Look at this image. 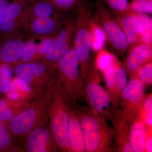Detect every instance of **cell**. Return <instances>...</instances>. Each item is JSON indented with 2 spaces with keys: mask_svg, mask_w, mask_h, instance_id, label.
Instances as JSON below:
<instances>
[{
  "mask_svg": "<svg viewBox=\"0 0 152 152\" xmlns=\"http://www.w3.org/2000/svg\"><path fill=\"white\" fill-rule=\"evenodd\" d=\"M51 89L38 93L16 115L5 123L16 138L23 139L34 129L48 124Z\"/></svg>",
  "mask_w": 152,
  "mask_h": 152,
  "instance_id": "7a4b0ae2",
  "label": "cell"
},
{
  "mask_svg": "<svg viewBox=\"0 0 152 152\" xmlns=\"http://www.w3.org/2000/svg\"><path fill=\"white\" fill-rule=\"evenodd\" d=\"M105 83L106 91L110 97L111 104L118 106L121 93L127 83V73L119 61L101 72Z\"/></svg>",
  "mask_w": 152,
  "mask_h": 152,
  "instance_id": "5bb4252c",
  "label": "cell"
},
{
  "mask_svg": "<svg viewBox=\"0 0 152 152\" xmlns=\"http://www.w3.org/2000/svg\"><path fill=\"white\" fill-rule=\"evenodd\" d=\"M22 30L11 34L0 35V64H16L23 53L25 40Z\"/></svg>",
  "mask_w": 152,
  "mask_h": 152,
  "instance_id": "9a60e30c",
  "label": "cell"
},
{
  "mask_svg": "<svg viewBox=\"0 0 152 152\" xmlns=\"http://www.w3.org/2000/svg\"><path fill=\"white\" fill-rule=\"evenodd\" d=\"M128 12L151 14L152 0H132L129 3Z\"/></svg>",
  "mask_w": 152,
  "mask_h": 152,
  "instance_id": "f546056e",
  "label": "cell"
},
{
  "mask_svg": "<svg viewBox=\"0 0 152 152\" xmlns=\"http://www.w3.org/2000/svg\"><path fill=\"white\" fill-rule=\"evenodd\" d=\"M48 124L38 127L23 138L22 148L27 152H59Z\"/></svg>",
  "mask_w": 152,
  "mask_h": 152,
  "instance_id": "8fae6325",
  "label": "cell"
},
{
  "mask_svg": "<svg viewBox=\"0 0 152 152\" xmlns=\"http://www.w3.org/2000/svg\"><path fill=\"white\" fill-rule=\"evenodd\" d=\"M10 1V0H0V20L1 18Z\"/></svg>",
  "mask_w": 152,
  "mask_h": 152,
  "instance_id": "8d00e7d4",
  "label": "cell"
},
{
  "mask_svg": "<svg viewBox=\"0 0 152 152\" xmlns=\"http://www.w3.org/2000/svg\"><path fill=\"white\" fill-rule=\"evenodd\" d=\"M25 80L13 77L6 98L23 104H28L39 93Z\"/></svg>",
  "mask_w": 152,
  "mask_h": 152,
  "instance_id": "ffe728a7",
  "label": "cell"
},
{
  "mask_svg": "<svg viewBox=\"0 0 152 152\" xmlns=\"http://www.w3.org/2000/svg\"><path fill=\"white\" fill-rule=\"evenodd\" d=\"M88 27L92 40V51L97 53L104 48L105 37L98 20L91 16L88 22Z\"/></svg>",
  "mask_w": 152,
  "mask_h": 152,
  "instance_id": "cb8c5ba5",
  "label": "cell"
},
{
  "mask_svg": "<svg viewBox=\"0 0 152 152\" xmlns=\"http://www.w3.org/2000/svg\"><path fill=\"white\" fill-rule=\"evenodd\" d=\"M145 96V85L137 79L130 78L120 95L118 104L129 124L141 117L142 104Z\"/></svg>",
  "mask_w": 152,
  "mask_h": 152,
  "instance_id": "9c48e42d",
  "label": "cell"
},
{
  "mask_svg": "<svg viewBox=\"0 0 152 152\" xmlns=\"http://www.w3.org/2000/svg\"><path fill=\"white\" fill-rule=\"evenodd\" d=\"M140 116L148 127L152 126V93L146 95L142 104Z\"/></svg>",
  "mask_w": 152,
  "mask_h": 152,
  "instance_id": "4dcf8cb0",
  "label": "cell"
},
{
  "mask_svg": "<svg viewBox=\"0 0 152 152\" xmlns=\"http://www.w3.org/2000/svg\"><path fill=\"white\" fill-rule=\"evenodd\" d=\"M118 61L115 55L104 49L98 53L94 59L95 66L100 72Z\"/></svg>",
  "mask_w": 152,
  "mask_h": 152,
  "instance_id": "83f0119b",
  "label": "cell"
},
{
  "mask_svg": "<svg viewBox=\"0 0 152 152\" xmlns=\"http://www.w3.org/2000/svg\"><path fill=\"white\" fill-rule=\"evenodd\" d=\"M27 105L19 103L6 97L0 98V121L8 122Z\"/></svg>",
  "mask_w": 152,
  "mask_h": 152,
  "instance_id": "d4e9b609",
  "label": "cell"
},
{
  "mask_svg": "<svg viewBox=\"0 0 152 152\" xmlns=\"http://www.w3.org/2000/svg\"><path fill=\"white\" fill-rule=\"evenodd\" d=\"M76 23V18L66 19L42 60L55 69L59 61L72 48Z\"/></svg>",
  "mask_w": 152,
  "mask_h": 152,
  "instance_id": "30bf717a",
  "label": "cell"
},
{
  "mask_svg": "<svg viewBox=\"0 0 152 152\" xmlns=\"http://www.w3.org/2000/svg\"><path fill=\"white\" fill-rule=\"evenodd\" d=\"M29 0H11L0 20V35L22 30L24 17Z\"/></svg>",
  "mask_w": 152,
  "mask_h": 152,
  "instance_id": "4fadbf2b",
  "label": "cell"
},
{
  "mask_svg": "<svg viewBox=\"0 0 152 152\" xmlns=\"http://www.w3.org/2000/svg\"><path fill=\"white\" fill-rule=\"evenodd\" d=\"M130 78L137 79L143 84L151 86L152 84V61L141 66L130 76Z\"/></svg>",
  "mask_w": 152,
  "mask_h": 152,
  "instance_id": "f1b7e54d",
  "label": "cell"
},
{
  "mask_svg": "<svg viewBox=\"0 0 152 152\" xmlns=\"http://www.w3.org/2000/svg\"><path fill=\"white\" fill-rule=\"evenodd\" d=\"M15 77L27 82L39 92L51 88L56 80V69L43 61L13 65Z\"/></svg>",
  "mask_w": 152,
  "mask_h": 152,
  "instance_id": "52a82bcc",
  "label": "cell"
},
{
  "mask_svg": "<svg viewBox=\"0 0 152 152\" xmlns=\"http://www.w3.org/2000/svg\"><path fill=\"white\" fill-rule=\"evenodd\" d=\"M135 13L140 19L143 27V42L152 45V19L147 14Z\"/></svg>",
  "mask_w": 152,
  "mask_h": 152,
  "instance_id": "1f68e13d",
  "label": "cell"
},
{
  "mask_svg": "<svg viewBox=\"0 0 152 152\" xmlns=\"http://www.w3.org/2000/svg\"><path fill=\"white\" fill-rule=\"evenodd\" d=\"M56 72V81L64 89L71 104L77 107L79 100L84 99V87L73 47L59 61Z\"/></svg>",
  "mask_w": 152,
  "mask_h": 152,
  "instance_id": "277c9868",
  "label": "cell"
},
{
  "mask_svg": "<svg viewBox=\"0 0 152 152\" xmlns=\"http://www.w3.org/2000/svg\"><path fill=\"white\" fill-rule=\"evenodd\" d=\"M113 13L128 12V0H100Z\"/></svg>",
  "mask_w": 152,
  "mask_h": 152,
  "instance_id": "d6a6232c",
  "label": "cell"
},
{
  "mask_svg": "<svg viewBox=\"0 0 152 152\" xmlns=\"http://www.w3.org/2000/svg\"><path fill=\"white\" fill-rule=\"evenodd\" d=\"M42 37L29 36V37L25 40L23 54L16 64L36 61L38 44Z\"/></svg>",
  "mask_w": 152,
  "mask_h": 152,
  "instance_id": "484cf974",
  "label": "cell"
},
{
  "mask_svg": "<svg viewBox=\"0 0 152 152\" xmlns=\"http://www.w3.org/2000/svg\"><path fill=\"white\" fill-rule=\"evenodd\" d=\"M5 123L0 121V152H23Z\"/></svg>",
  "mask_w": 152,
  "mask_h": 152,
  "instance_id": "603a6c76",
  "label": "cell"
},
{
  "mask_svg": "<svg viewBox=\"0 0 152 152\" xmlns=\"http://www.w3.org/2000/svg\"><path fill=\"white\" fill-rule=\"evenodd\" d=\"M66 19L63 15L35 19L23 27L22 30L28 36L42 37L55 35L62 28Z\"/></svg>",
  "mask_w": 152,
  "mask_h": 152,
  "instance_id": "e0dca14e",
  "label": "cell"
},
{
  "mask_svg": "<svg viewBox=\"0 0 152 152\" xmlns=\"http://www.w3.org/2000/svg\"><path fill=\"white\" fill-rule=\"evenodd\" d=\"M13 75V65L0 64V98L7 96Z\"/></svg>",
  "mask_w": 152,
  "mask_h": 152,
  "instance_id": "4316f807",
  "label": "cell"
},
{
  "mask_svg": "<svg viewBox=\"0 0 152 152\" xmlns=\"http://www.w3.org/2000/svg\"><path fill=\"white\" fill-rule=\"evenodd\" d=\"M129 48L123 65L130 76L141 66L152 61V45L143 42Z\"/></svg>",
  "mask_w": 152,
  "mask_h": 152,
  "instance_id": "ac0fdd59",
  "label": "cell"
},
{
  "mask_svg": "<svg viewBox=\"0 0 152 152\" xmlns=\"http://www.w3.org/2000/svg\"><path fill=\"white\" fill-rule=\"evenodd\" d=\"M101 72L96 67L94 58L83 80L84 99L88 107L106 119H109L111 102L107 91L101 83Z\"/></svg>",
  "mask_w": 152,
  "mask_h": 152,
  "instance_id": "8992f818",
  "label": "cell"
},
{
  "mask_svg": "<svg viewBox=\"0 0 152 152\" xmlns=\"http://www.w3.org/2000/svg\"><path fill=\"white\" fill-rule=\"evenodd\" d=\"M78 6L73 47L78 58L80 72L83 80L94 60L92 56L91 37L88 27L89 20L91 15L87 3H80Z\"/></svg>",
  "mask_w": 152,
  "mask_h": 152,
  "instance_id": "5b68a950",
  "label": "cell"
},
{
  "mask_svg": "<svg viewBox=\"0 0 152 152\" xmlns=\"http://www.w3.org/2000/svg\"><path fill=\"white\" fill-rule=\"evenodd\" d=\"M55 35L42 37L38 44L36 61H42L51 45Z\"/></svg>",
  "mask_w": 152,
  "mask_h": 152,
  "instance_id": "836d02e7",
  "label": "cell"
},
{
  "mask_svg": "<svg viewBox=\"0 0 152 152\" xmlns=\"http://www.w3.org/2000/svg\"><path fill=\"white\" fill-rule=\"evenodd\" d=\"M112 14L124 33L129 47L143 43V27L140 19L135 13L126 12Z\"/></svg>",
  "mask_w": 152,
  "mask_h": 152,
  "instance_id": "2e32d148",
  "label": "cell"
},
{
  "mask_svg": "<svg viewBox=\"0 0 152 152\" xmlns=\"http://www.w3.org/2000/svg\"><path fill=\"white\" fill-rule=\"evenodd\" d=\"M77 107L70 104L69 110L68 138L70 149L71 152H86L84 140Z\"/></svg>",
  "mask_w": 152,
  "mask_h": 152,
  "instance_id": "d6986e66",
  "label": "cell"
},
{
  "mask_svg": "<svg viewBox=\"0 0 152 152\" xmlns=\"http://www.w3.org/2000/svg\"><path fill=\"white\" fill-rule=\"evenodd\" d=\"M55 8L61 12L72 10L78 6L79 0H46Z\"/></svg>",
  "mask_w": 152,
  "mask_h": 152,
  "instance_id": "e575fe53",
  "label": "cell"
},
{
  "mask_svg": "<svg viewBox=\"0 0 152 152\" xmlns=\"http://www.w3.org/2000/svg\"><path fill=\"white\" fill-rule=\"evenodd\" d=\"M109 119L113 126L115 152H135L129 141V124L118 106L111 104Z\"/></svg>",
  "mask_w": 152,
  "mask_h": 152,
  "instance_id": "7c38bea8",
  "label": "cell"
},
{
  "mask_svg": "<svg viewBox=\"0 0 152 152\" xmlns=\"http://www.w3.org/2000/svg\"><path fill=\"white\" fill-rule=\"evenodd\" d=\"M96 8L95 17L102 29L106 42L115 54L123 58L129 47L124 33L110 10L100 0L97 1Z\"/></svg>",
  "mask_w": 152,
  "mask_h": 152,
  "instance_id": "ba28073f",
  "label": "cell"
},
{
  "mask_svg": "<svg viewBox=\"0 0 152 152\" xmlns=\"http://www.w3.org/2000/svg\"><path fill=\"white\" fill-rule=\"evenodd\" d=\"M62 12L46 0L35 1L28 5L25 12L23 27L32 20L61 15H63Z\"/></svg>",
  "mask_w": 152,
  "mask_h": 152,
  "instance_id": "44dd1931",
  "label": "cell"
},
{
  "mask_svg": "<svg viewBox=\"0 0 152 152\" xmlns=\"http://www.w3.org/2000/svg\"><path fill=\"white\" fill-rule=\"evenodd\" d=\"M152 152V127H149L148 129L145 143V152Z\"/></svg>",
  "mask_w": 152,
  "mask_h": 152,
  "instance_id": "d590c367",
  "label": "cell"
},
{
  "mask_svg": "<svg viewBox=\"0 0 152 152\" xmlns=\"http://www.w3.org/2000/svg\"><path fill=\"white\" fill-rule=\"evenodd\" d=\"M129 141L135 152H145V143L149 127L141 117L129 124Z\"/></svg>",
  "mask_w": 152,
  "mask_h": 152,
  "instance_id": "7402d4cb",
  "label": "cell"
},
{
  "mask_svg": "<svg viewBox=\"0 0 152 152\" xmlns=\"http://www.w3.org/2000/svg\"><path fill=\"white\" fill-rule=\"evenodd\" d=\"M70 103L62 87L56 80L51 89L49 126L60 151L71 152L68 138Z\"/></svg>",
  "mask_w": 152,
  "mask_h": 152,
  "instance_id": "3957f363",
  "label": "cell"
},
{
  "mask_svg": "<svg viewBox=\"0 0 152 152\" xmlns=\"http://www.w3.org/2000/svg\"><path fill=\"white\" fill-rule=\"evenodd\" d=\"M86 152H115L113 132L107 119L88 106L77 107Z\"/></svg>",
  "mask_w": 152,
  "mask_h": 152,
  "instance_id": "6da1fadb",
  "label": "cell"
}]
</instances>
